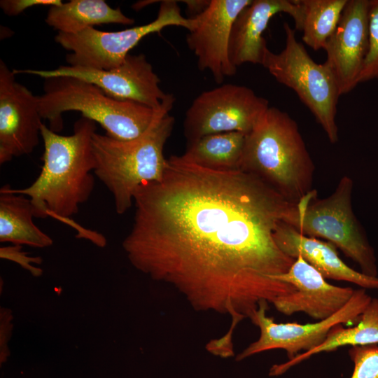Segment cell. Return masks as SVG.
Listing matches in <instances>:
<instances>
[{
  "label": "cell",
  "mask_w": 378,
  "mask_h": 378,
  "mask_svg": "<svg viewBox=\"0 0 378 378\" xmlns=\"http://www.w3.org/2000/svg\"><path fill=\"white\" fill-rule=\"evenodd\" d=\"M134 202L122 242L130 262L172 285L195 309L229 315L223 346L233 345L237 326L260 303L295 290L275 279L295 259L278 247L274 233L283 221L295 224L298 204L255 176L172 155L162 179L140 186Z\"/></svg>",
  "instance_id": "1"
},
{
  "label": "cell",
  "mask_w": 378,
  "mask_h": 378,
  "mask_svg": "<svg viewBox=\"0 0 378 378\" xmlns=\"http://www.w3.org/2000/svg\"><path fill=\"white\" fill-rule=\"evenodd\" d=\"M96 130V122L83 116L75 122L74 132L69 136L55 132L43 123L44 152L38 176L27 188L8 186L10 192L29 197L35 218L52 217L67 223L78 230L80 237L103 247L106 239L102 234L81 228L71 219L94 190L92 137Z\"/></svg>",
  "instance_id": "2"
},
{
  "label": "cell",
  "mask_w": 378,
  "mask_h": 378,
  "mask_svg": "<svg viewBox=\"0 0 378 378\" xmlns=\"http://www.w3.org/2000/svg\"><path fill=\"white\" fill-rule=\"evenodd\" d=\"M239 170L298 204L312 188L315 166L297 122L269 107L246 134Z\"/></svg>",
  "instance_id": "3"
},
{
  "label": "cell",
  "mask_w": 378,
  "mask_h": 378,
  "mask_svg": "<svg viewBox=\"0 0 378 378\" xmlns=\"http://www.w3.org/2000/svg\"><path fill=\"white\" fill-rule=\"evenodd\" d=\"M172 106L159 111L148 129L135 139L122 141L97 132L93 134V172L111 192L118 214L131 207L140 186L162 179L167 166L164 146L174 124V117L169 114Z\"/></svg>",
  "instance_id": "4"
},
{
  "label": "cell",
  "mask_w": 378,
  "mask_h": 378,
  "mask_svg": "<svg viewBox=\"0 0 378 378\" xmlns=\"http://www.w3.org/2000/svg\"><path fill=\"white\" fill-rule=\"evenodd\" d=\"M43 92L37 96L39 112L42 119L48 120L49 129L57 133L64 127L62 114L76 111L98 122L106 135L131 140L144 133L162 109L155 111L139 103L116 99L97 85L73 77L46 78Z\"/></svg>",
  "instance_id": "5"
},
{
  "label": "cell",
  "mask_w": 378,
  "mask_h": 378,
  "mask_svg": "<svg viewBox=\"0 0 378 378\" xmlns=\"http://www.w3.org/2000/svg\"><path fill=\"white\" fill-rule=\"evenodd\" d=\"M286 43L278 53L265 48L262 65L277 82L292 89L309 109L326 132L330 142L338 141L336 123L337 106L340 97L330 69L315 62L304 45L299 42L293 29L284 22Z\"/></svg>",
  "instance_id": "6"
},
{
  "label": "cell",
  "mask_w": 378,
  "mask_h": 378,
  "mask_svg": "<svg viewBox=\"0 0 378 378\" xmlns=\"http://www.w3.org/2000/svg\"><path fill=\"white\" fill-rule=\"evenodd\" d=\"M354 182L344 176L333 192L318 198L313 190L298 204V217L295 227L301 234L323 239L357 263L361 272L377 276L373 248L352 209Z\"/></svg>",
  "instance_id": "7"
},
{
  "label": "cell",
  "mask_w": 378,
  "mask_h": 378,
  "mask_svg": "<svg viewBox=\"0 0 378 378\" xmlns=\"http://www.w3.org/2000/svg\"><path fill=\"white\" fill-rule=\"evenodd\" d=\"M157 18L152 22L116 31L88 28L74 34L58 32L55 41L71 51L66 61L69 66L108 70L119 66L139 42L147 35L169 26L191 31L196 25L194 18L181 15L177 1H160Z\"/></svg>",
  "instance_id": "8"
},
{
  "label": "cell",
  "mask_w": 378,
  "mask_h": 378,
  "mask_svg": "<svg viewBox=\"0 0 378 378\" xmlns=\"http://www.w3.org/2000/svg\"><path fill=\"white\" fill-rule=\"evenodd\" d=\"M267 99L244 85L224 84L204 91L188 108L183 122L188 143L206 135L248 134L269 108Z\"/></svg>",
  "instance_id": "9"
},
{
  "label": "cell",
  "mask_w": 378,
  "mask_h": 378,
  "mask_svg": "<svg viewBox=\"0 0 378 378\" xmlns=\"http://www.w3.org/2000/svg\"><path fill=\"white\" fill-rule=\"evenodd\" d=\"M371 299L366 289H356L348 303L335 314L326 319L305 324L276 323L273 318L266 315L269 303L261 302L250 318L252 323L258 327L260 336L238 354L236 360L240 361L272 349L286 351L288 360L300 351H310L326 340L334 326L356 324Z\"/></svg>",
  "instance_id": "10"
},
{
  "label": "cell",
  "mask_w": 378,
  "mask_h": 378,
  "mask_svg": "<svg viewBox=\"0 0 378 378\" xmlns=\"http://www.w3.org/2000/svg\"><path fill=\"white\" fill-rule=\"evenodd\" d=\"M15 74H27L44 79L67 76L83 80L101 88L106 94L118 100L132 101L155 111L173 105L175 97L159 86L160 79L143 53L129 54L118 67L97 69L80 66H60L51 70L13 69Z\"/></svg>",
  "instance_id": "11"
},
{
  "label": "cell",
  "mask_w": 378,
  "mask_h": 378,
  "mask_svg": "<svg viewBox=\"0 0 378 378\" xmlns=\"http://www.w3.org/2000/svg\"><path fill=\"white\" fill-rule=\"evenodd\" d=\"M0 59V164L28 155L39 144L43 124L38 97L17 82Z\"/></svg>",
  "instance_id": "12"
},
{
  "label": "cell",
  "mask_w": 378,
  "mask_h": 378,
  "mask_svg": "<svg viewBox=\"0 0 378 378\" xmlns=\"http://www.w3.org/2000/svg\"><path fill=\"white\" fill-rule=\"evenodd\" d=\"M252 0H211L194 18L195 27L186 36V43L197 58L200 71L209 70L218 84L233 76L237 66L229 56V42L233 23Z\"/></svg>",
  "instance_id": "13"
},
{
  "label": "cell",
  "mask_w": 378,
  "mask_h": 378,
  "mask_svg": "<svg viewBox=\"0 0 378 378\" xmlns=\"http://www.w3.org/2000/svg\"><path fill=\"white\" fill-rule=\"evenodd\" d=\"M369 7L370 0H348L324 48L325 64L334 76L340 96L358 84L369 48Z\"/></svg>",
  "instance_id": "14"
},
{
  "label": "cell",
  "mask_w": 378,
  "mask_h": 378,
  "mask_svg": "<svg viewBox=\"0 0 378 378\" xmlns=\"http://www.w3.org/2000/svg\"><path fill=\"white\" fill-rule=\"evenodd\" d=\"M275 279L295 288L286 295L276 298L272 302L278 312L287 316L303 312L315 320L326 319L344 307L354 292L351 287L329 284L300 255L295 258L286 273Z\"/></svg>",
  "instance_id": "15"
},
{
  "label": "cell",
  "mask_w": 378,
  "mask_h": 378,
  "mask_svg": "<svg viewBox=\"0 0 378 378\" xmlns=\"http://www.w3.org/2000/svg\"><path fill=\"white\" fill-rule=\"evenodd\" d=\"M280 13L290 15L295 29L301 31L302 12L298 0H252L239 13L229 42L230 59L235 66L244 63L261 64L267 47L263 32L270 19Z\"/></svg>",
  "instance_id": "16"
},
{
  "label": "cell",
  "mask_w": 378,
  "mask_h": 378,
  "mask_svg": "<svg viewBox=\"0 0 378 378\" xmlns=\"http://www.w3.org/2000/svg\"><path fill=\"white\" fill-rule=\"evenodd\" d=\"M274 239L285 254L295 259L302 256L326 279L378 290V276H368L348 266L340 258L337 247L328 241L305 236L286 221L279 224Z\"/></svg>",
  "instance_id": "17"
},
{
  "label": "cell",
  "mask_w": 378,
  "mask_h": 378,
  "mask_svg": "<svg viewBox=\"0 0 378 378\" xmlns=\"http://www.w3.org/2000/svg\"><path fill=\"white\" fill-rule=\"evenodd\" d=\"M45 22L58 32L74 34L103 24L130 25L134 20L104 0H71L49 7Z\"/></svg>",
  "instance_id": "18"
},
{
  "label": "cell",
  "mask_w": 378,
  "mask_h": 378,
  "mask_svg": "<svg viewBox=\"0 0 378 378\" xmlns=\"http://www.w3.org/2000/svg\"><path fill=\"white\" fill-rule=\"evenodd\" d=\"M29 198L10 192L8 184L0 189V241L14 245L45 248L52 239L34 223Z\"/></svg>",
  "instance_id": "19"
},
{
  "label": "cell",
  "mask_w": 378,
  "mask_h": 378,
  "mask_svg": "<svg viewBox=\"0 0 378 378\" xmlns=\"http://www.w3.org/2000/svg\"><path fill=\"white\" fill-rule=\"evenodd\" d=\"M369 344H378V298H372L354 326L344 328L342 324L334 326L318 346L310 351L301 353L286 363L273 365L269 375H281L290 368L320 353L334 351L345 346Z\"/></svg>",
  "instance_id": "20"
},
{
  "label": "cell",
  "mask_w": 378,
  "mask_h": 378,
  "mask_svg": "<svg viewBox=\"0 0 378 378\" xmlns=\"http://www.w3.org/2000/svg\"><path fill=\"white\" fill-rule=\"evenodd\" d=\"M246 134H212L188 143L182 156L199 166L218 171L239 170Z\"/></svg>",
  "instance_id": "21"
},
{
  "label": "cell",
  "mask_w": 378,
  "mask_h": 378,
  "mask_svg": "<svg viewBox=\"0 0 378 378\" xmlns=\"http://www.w3.org/2000/svg\"><path fill=\"white\" fill-rule=\"evenodd\" d=\"M302 12V41L314 50L324 49L335 31L348 0H298Z\"/></svg>",
  "instance_id": "22"
},
{
  "label": "cell",
  "mask_w": 378,
  "mask_h": 378,
  "mask_svg": "<svg viewBox=\"0 0 378 378\" xmlns=\"http://www.w3.org/2000/svg\"><path fill=\"white\" fill-rule=\"evenodd\" d=\"M378 80V0H370L369 48L358 83Z\"/></svg>",
  "instance_id": "23"
},
{
  "label": "cell",
  "mask_w": 378,
  "mask_h": 378,
  "mask_svg": "<svg viewBox=\"0 0 378 378\" xmlns=\"http://www.w3.org/2000/svg\"><path fill=\"white\" fill-rule=\"evenodd\" d=\"M354 370L350 378H378V344L351 346Z\"/></svg>",
  "instance_id": "24"
},
{
  "label": "cell",
  "mask_w": 378,
  "mask_h": 378,
  "mask_svg": "<svg viewBox=\"0 0 378 378\" xmlns=\"http://www.w3.org/2000/svg\"><path fill=\"white\" fill-rule=\"evenodd\" d=\"M0 258L19 264L35 277L43 274V270L32 265H41L43 262L42 258L39 256H29L26 252L22 251V246L20 245L13 244V246H1L0 248Z\"/></svg>",
  "instance_id": "25"
},
{
  "label": "cell",
  "mask_w": 378,
  "mask_h": 378,
  "mask_svg": "<svg viewBox=\"0 0 378 378\" xmlns=\"http://www.w3.org/2000/svg\"><path fill=\"white\" fill-rule=\"evenodd\" d=\"M13 316L10 309L0 308V365L7 362L10 356L8 343L13 328Z\"/></svg>",
  "instance_id": "26"
},
{
  "label": "cell",
  "mask_w": 378,
  "mask_h": 378,
  "mask_svg": "<svg viewBox=\"0 0 378 378\" xmlns=\"http://www.w3.org/2000/svg\"><path fill=\"white\" fill-rule=\"evenodd\" d=\"M63 2L61 0H1L0 7L8 16L20 15L26 9L36 6H54Z\"/></svg>",
  "instance_id": "27"
}]
</instances>
